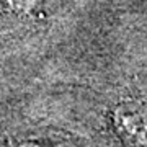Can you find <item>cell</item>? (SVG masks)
Wrapping results in <instances>:
<instances>
[{"label": "cell", "mask_w": 147, "mask_h": 147, "mask_svg": "<svg viewBox=\"0 0 147 147\" xmlns=\"http://www.w3.org/2000/svg\"><path fill=\"white\" fill-rule=\"evenodd\" d=\"M113 123L119 139L127 147H147V103H123L115 111Z\"/></svg>", "instance_id": "6da1fadb"}, {"label": "cell", "mask_w": 147, "mask_h": 147, "mask_svg": "<svg viewBox=\"0 0 147 147\" xmlns=\"http://www.w3.org/2000/svg\"><path fill=\"white\" fill-rule=\"evenodd\" d=\"M5 2L11 11L26 16H33L34 13H38L42 3V0H5Z\"/></svg>", "instance_id": "7a4b0ae2"}]
</instances>
